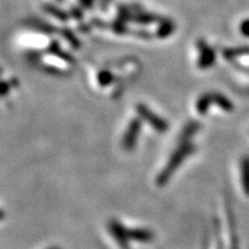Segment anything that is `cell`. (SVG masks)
<instances>
[{
  "instance_id": "obj_1",
  "label": "cell",
  "mask_w": 249,
  "mask_h": 249,
  "mask_svg": "<svg viewBox=\"0 0 249 249\" xmlns=\"http://www.w3.org/2000/svg\"><path fill=\"white\" fill-rule=\"evenodd\" d=\"M195 150V147L188 141H181V144L179 145L178 149L173 152L172 156L170 157L167 164L165 165V167L160 171V176L156 179V182L158 183V186H164L171 177L173 176V173L178 170V167L182 164V161L188 157L189 155L193 154Z\"/></svg>"
},
{
  "instance_id": "obj_2",
  "label": "cell",
  "mask_w": 249,
  "mask_h": 249,
  "mask_svg": "<svg viewBox=\"0 0 249 249\" xmlns=\"http://www.w3.org/2000/svg\"><path fill=\"white\" fill-rule=\"evenodd\" d=\"M218 105L219 107H222L223 110L227 112L232 111L233 105L232 103L229 101L226 97H224L223 95H219V93L214 92H209L202 95L200 98L197 99V103H196V110L200 114H205L208 112V108H209L210 105Z\"/></svg>"
},
{
  "instance_id": "obj_3",
  "label": "cell",
  "mask_w": 249,
  "mask_h": 249,
  "mask_svg": "<svg viewBox=\"0 0 249 249\" xmlns=\"http://www.w3.org/2000/svg\"><path fill=\"white\" fill-rule=\"evenodd\" d=\"M136 112H138V116H140L141 119L147 121L156 132L164 133L166 132L167 128H169V124H167L166 121L161 119L160 116H157V114H155L154 112H152L149 107H145V105L139 104L138 107H136Z\"/></svg>"
},
{
  "instance_id": "obj_4",
  "label": "cell",
  "mask_w": 249,
  "mask_h": 249,
  "mask_svg": "<svg viewBox=\"0 0 249 249\" xmlns=\"http://www.w3.org/2000/svg\"><path fill=\"white\" fill-rule=\"evenodd\" d=\"M141 130V120L139 118H134L130 121L127 130L124 134L123 147L126 151H132L135 148L136 142H138V136Z\"/></svg>"
},
{
  "instance_id": "obj_5",
  "label": "cell",
  "mask_w": 249,
  "mask_h": 249,
  "mask_svg": "<svg viewBox=\"0 0 249 249\" xmlns=\"http://www.w3.org/2000/svg\"><path fill=\"white\" fill-rule=\"evenodd\" d=\"M197 54L198 58L196 60V64L198 67L205 70V68L213 66L214 61V52L209 45L205 44L203 40L197 44Z\"/></svg>"
},
{
  "instance_id": "obj_6",
  "label": "cell",
  "mask_w": 249,
  "mask_h": 249,
  "mask_svg": "<svg viewBox=\"0 0 249 249\" xmlns=\"http://www.w3.org/2000/svg\"><path fill=\"white\" fill-rule=\"evenodd\" d=\"M108 230L114 236L116 241L124 249H127L129 242V235H128V229L121 225L117 220H111L108 224Z\"/></svg>"
},
{
  "instance_id": "obj_7",
  "label": "cell",
  "mask_w": 249,
  "mask_h": 249,
  "mask_svg": "<svg viewBox=\"0 0 249 249\" xmlns=\"http://www.w3.org/2000/svg\"><path fill=\"white\" fill-rule=\"evenodd\" d=\"M128 235L129 239L133 241H140V242H149L152 240L154 234L148 230H141V229H135V230H128Z\"/></svg>"
},
{
  "instance_id": "obj_8",
  "label": "cell",
  "mask_w": 249,
  "mask_h": 249,
  "mask_svg": "<svg viewBox=\"0 0 249 249\" xmlns=\"http://www.w3.org/2000/svg\"><path fill=\"white\" fill-rule=\"evenodd\" d=\"M241 182L245 194L249 196V156H245L241 160Z\"/></svg>"
},
{
  "instance_id": "obj_9",
  "label": "cell",
  "mask_w": 249,
  "mask_h": 249,
  "mask_svg": "<svg viewBox=\"0 0 249 249\" xmlns=\"http://www.w3.org/2000/svg\"><path fill=\"white\" fill-rule=\"evenodd\" d=\"M241 31L245 35L249 36V21H245V22L241 24Z\"/></svg>"
},
{
  "instance_id": "obj_10",
  "label": "cell",
  "mask_w": 249,
  "mask_h": 249,
  "mask_svg": "<svg viewBox=\"0 0 249 249\" xmlns=\"http://www.w3.org/2000/svg\"><path fill=\"white\" fill-rule=\"evenodd\" d=\"M50 249H60V248H58V247H52V248H50Z\"/></svg>"
}]
</instances>
